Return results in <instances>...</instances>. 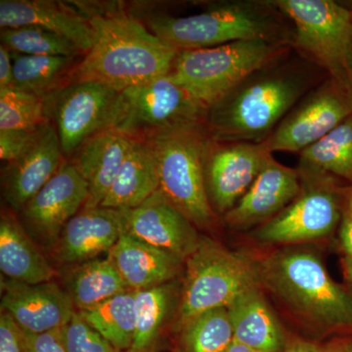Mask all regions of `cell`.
<instances>
[{"instance_id": "obj_1", "label": "cell", "mask_w": 352, "mask_h": 352, "mask_svg": "<svg viewBox=\"0 0 352 352\" xmlns=\"http://www.w3.org/2000/svg\"><path fill=\"white\" fill-rule=\"evenodd\" d=\"M94 45L72 72L69 82H96L122 91L168 76L179 50L122 13L85 14Z\"/></svg>"}, {"instance_id": "obj_2", "label": "cell", "mask_w": 352, "mask_h": 352, "mask_svg": "<svg viewBox=\"0 0 352 352\" xmlns=\"http://www.w3.org/2000/svg\"><path fill=\"white\" fill-rule=\"evenodd\" d=\"M259 281L303 320L352 330V294L329 275L316 252L291 245L258 261Z\"/></svg>"}, {"instance_id": "obj_3", "label": "cell", "mask_w": 352, "mask_h": 352, "mask_svg": "<svg viewBox=\"0 0 352 352\" xmlns=\"http://www.w3.org/2000/svg\"><path fill=\"white\" fill-rule=\"evenodd\" d=\"M267 68L252 74L208 109L207 129L214 140L261 144L302 96L307 88L302 76Z\"/></svg>"}, {"instance_id": "obj_4", "label": "cell", "mask_w": 352, "mask_h": 352, "mask_svg": "<svg viewBox=\"0 0 352 352\" xmlns=\"http://www.w3.org/2000/svg\"><path fill=\"white\" fill-rule=\"evenodd\" d=\"M284 43L254 39L178 53L168 76L204 108L212 107L286 52Z\"/></svg>"}, {"instance_id": "obj_5", "label": "cell", "mask_w": 352, "mask_h": 352, "mask_svg": "<svg viewBox=\"0 0 352 352\" xmlns=\"http://www.w3.org/2000/svg\"><path fill=\"white\" fill-rule=\"evenodd\" d=\"M207 124L177 127L146 139L156 157L160 191L192 223L208 228L214 223L205 179Z\"/></svg>"}, {"instance_id": "obj_6", "label": "cell", "mask_w": 352, "mask_h": 352, "mask_svg": "<svg viewBox=\"0 0 352 352\" xmlns=\"http://www.w3.org/2000/svg\"><path fill=\"white\" fill-rule=\"evenodd\" d=\"M184 263L177 326L208 310L227 308L248 289L261 286L258 261L210 238L201 237Z\"/></svg>"}, {"instance_id": "obj_7", "label": "cell", "mask_w": 352, "mask_h": 352, "mask_svg": "<svg viewBox=\"0 0 352 352\" xmlns=\"http://www.w3.org/2000/svg\"><path fill=\"white\" fill-rule=\"evenodd\" d=\"M263 4L228 3L185 16H156L148 21L153 34L179 51L203 50L240 41L282 43Z\"/></svg>"}, {"instance_id": "obj_8", "label": "cell", "mask_w": 352, "mask_h": 352, "mask_svg": "<svg viewBox=\"0 0 352 352\" xmlns=\"http://www.w3.org/2000/svg\"><path fill=\"white\" fill-rule=\"evenodd\" d=\"M302 189L279 214L256 229L254 238L263 245H294L330 237L344 214L346 190L337 178L300 168Z\"/></svg>"}, {"instance_id": "obj_9", "label": "cell", "mask_w": 352, "mask_h": 352, "mask_svg": "<svg viewBox=\"0 0 352 352\" xmlns=\"http://www.w3.org/2000/svg\"><path fill=\"white\" fill-rule=\"evenodd\" d=\"M270 4L293 22L296 50L351 92L347 57L352 43V9L333 0H276Z\"/></svg>"}, {"instance_id": "obj_10", "label": "cell", "mask_w": 352, "mask_h": 352, "mask_svg": "<svg viewBox=\"0 0 352 352\" xmlns=\"http://www.w3.org/2000/svg\"><path fill=\"white\" fill-rule=\"evenodd\" d=\"M208 110L166 76L120 91L112 129L146 139L177 127L207 124Z\"/></svg>"}, {"instance_id": "obj_11", "label": "cell", "mask_w": 352, "mask_h": 352, "mask_svg": "<svg viewBox=\"0 0 352 352\" xmlns=\"http://www.w3.org/2000/svg\"><path fill=\"white\" fill-rule=\"evenodd\" d=\"M120 91L96 82H73L45 99L64 155L75 154L96 134L112 129Z\"/></svg>"}, {"instance_id": "obj_12", "label": "cell", "mask_w": 352, "mask_h": 352, "mask_svg": "<svg viewBox=\"0 0 352 352\" xmlns=\"http://www.w3.org/2000/svg\"><path fill=\"white\" fill-rule=\"evenodd\" d=\"M352 113V95L329 78L280 122L263 144L274 153H302L325 138Z\"/></svg>"}, {"instance_id": "obj_13", "label": "cell", "mask_w": 352, "mask_h": 352, "mask_svg": "<svg viewBox=\"0 0 352 352\" xmlns=\"http://www.w3.org/2000/svg\"><path fill=\"white\" fill-rule=\"evenodd\" d=\"M272 156L263 143L208 140L205 179L214 210L227 214L247 193L266 162Z\"/></svg>"}, {"instance_id": "obj_14", "label": "cell", "mask_w": 352, "mask_h": 352, "mask_svg": "<svg viewBox=\"0 0 352 352\" xmlns=\"http://www.w3.org/2000/svg\"><path fill=\"white\" fill-rule=\"evenodd\" d=\"M126 232L186 261L200 242L197 227L161 191L131 210H122Z\"/></svg>"}, {"instance_id": "obj_15", "label": "cell", "mask_w": 352, "mask_h": 352, "mask_svg": "<svg viewBox=\"0 0 352 352\" xmlns=\"http://www.w3.org/2000/svg\"><path fill=\"white\" fill-rule=\"evenodd\" d=\"M88 198V183L73 164L64 163L22 210L25 223L39 237L59 239L65 226Z\"/></svg>"}, {"instance_id": "obj_16", "label": "cell", "mask_w": 352, "mask_h": 352, "mask_svg": "<svg viewBox=\"0 0 352 352\" xmlns=\"http://www.w3.org/2000/svg\"><path fill=\"white\" fill-rule=\"evenodd\" d=\"M1 310L31 333L63 328L76 312L66 289L55 282L27 284L10 279L2 281Z\"/></svg>"}, {"instance_id": "obj_17", "label": "cell", "mask_w": 352, "mask_h": 352, "mask_svg": "<svg viewBox=\"0 0 352 352\" xmlns=\"http://www.w3.org/2000/svg\"><path fill=\"white\" fill-rule=\"evenodd\" d=\"M302 189L298 170L278 163L270 156L247 193L226 214V221L236 229L263 226L279 214Z\"/></svg>"}, {"instance_id": "obj_18", "label": "cell", "mask_w": 352, "mask_h": 352, "mask_svg": "<svg viewBox=\"0 0 352 352\" xmlns=\"http://www.w3.org/2000/svg\"><path fill=\"white\" fill-rule=\"evenodd\" d=\"M63 155L56 127L48 122L41 129L34 147L20 159L8 163L2 173L4 198L13 210L22 212L60 170Z\"/></svg>"}, {"instance_id": "obj_19", "label": "cell", "mask_w": 352, "mask_h": 352, "mask_svg": "<svg viewBox=\"0 0 352 352\" xmlns=\"http://www.w3.org/2000/svg\"><path fill=\"white\" fill-rule=\"evenodd\" d=\"M126 232L124 212L115 208H83L65 226L57 256L64 263H80L109 252Z\"/></svg>"}, {"instance_id": "obj_20", "label": "cell", "mask_w": 352, "mask_h": 352, "mask_svg": "<svg viewBox=\"0 0 352 352\" xmlns=\"http://www.w3.org/2000/svg\"><path fill=\"white\" fill-rule=\"evenodd\" d=\"M36 25L68 39L85 54L94 45V32L87 17L74 7L50 0H1L0 27Z\"/></svg>"}, {"instance_id": "obj_21", "label": "cell", "mask_w": 352, "mask_h": 352, "mask_svg": "<svg viewBox=\"0 0 352 352\" xmlns=\"http://www.w3.org/2000/svg\"><path fill=\"white\" fill-rule=\"evenodd\" d=\"M109 261L131 291L170 283L184 261L170 252L124 233L108 252Z\"/></svg>"}, {"instance_id": "obj_22", "label": "cell", "mask_w": 352, "mask_h": 352, "mask_svg": "<svg viewBox=\"0 0 352 352\" xmlns=\"http://www.w3.org/2000/svg\"><path fill=\"white\" fill-rule=\"evenodd\" d=\"M133 139L124 132L108 129L88 139L75 153L72 164L88 183V198L82 208L100 207Z\"/></svg>"}, {"instance_id": "obj_23", "label": "cell", "mask_w": 352, "mask_h": 352, "mask_svg": "<svg viewBox=\"0 0 352 352\" xmlns=\"http://www.w3.org/2000/svg\"><path fill=\"white\" fill-rule=\"evenodd\" d=\"M261 287L248 289L227 307L234 340L258 352H284L288 342L283 328Z\"/></svg>"}, {"instance_id": "obj_24", "label": "cell", "mask_w": 352, "mask_h": 352, "mask_svg": "<svg viewBox=\"0 0 352 352\" xmlns=\"http://www.w3.org/2000/svg\"><path fill=\"white\" fill-rule=\"evenodd\" d=\"M159 190V170L151 146L143 139L134 138L119 175L100 207L131 210Z\"/></svg>"}, {"instance_id": "obj_25", "label": "cell", "mask_w": 352, "mask_h": 352, "mask_svg": "<svg viewBox=\"0 0 352 352\" xmlns=\"http://www.w3.org/2000/svg\"><path fill=\"white\" fill-rule=\"evenodd\" d=\"M0 270L9 279L27 284L47 283L56 276L22 227L4 215L0 222Z\"/></svg>"}, {"instance_id": "obj_26", "label": "cell", "mask_w": 352, "mask_h": 352, "mask_svg": "<svg viewBox=\"0 0 352 352\" xmlns=\"http://www.w3.org/2000/svg\"><path fill=\"white\" fill-rule=\"evenodd\" d=\"M180 294L175 282L135 291L136 328L133 352H155L164 328L179 305Z\"/></svg>"}, {"instance_id": "obj_27", "label": "cell", "mask_w": 352, "mask_h": 352, "mask_svg": "<svg viewBox=\"0 0 352 352\" xmlns=\"http://www.w3.org/2000/svg\"><path fill=\"white\" fill-rule=\"evenodd\" d=\"M65 284L76 311L89 309L113 296L131 291L108 258L76 264L66 276Z\"/></svg>"}, {"instance_id": "obj_28", "label": "cell", "mask_w": 352, "mask_h": 352, "mask_svg": "<svg viewBox=\"0 0 352 352\" xmlns=\"http://www.w3.org/2000/svg\"><path fill=\"white\" fill-rule=\"evenodd\" d=\"M14 87L45 100L66 87L76 57L34 56L12 53Z\"/></svg>"}, {"instance_id": "obj_29", "label": "cell", "mask_w": 352, "mask_h": 352, "mask_svg": "<svg viewBox=\"0 0 352 352\" xmlns=\"http://www.w3.org/2000/svg\"><path fill=\"white\" fill-rule=\"evenodd\" d=\"M78 314L113 349L120 351L131 349L136 328L135 291L120 294Z\"/></svg>"}, {"instance_id": "obj_30", "label": "cell", "mask_w": 352, "mask_h": 352, "mask_svg": "<svg viewBox=\"0 0 352 352\" xmlns=\"http://www.w3.org/2000/svg\"><path fill=\"white\" fill-rule=\"evenodd\" d=\"M300 156V168L327 173L352 187V113Z\"/></svg>"}, {"instance_id": "obj_31", "label": "cell", "mask_w": 352, "mask_h": 352, "mask_svg": "<svg viewBox=\"0 0 352 352\" xmlns=\"http://www.w3.org/2000/svg\"><path fill=\"white\" fill-rule=\"evenodd\" d=\"M177 352H226L234 342L227 308L196 315L177 326Z\"/></svg>"}, {"instance_id": "obj_32", "label": "cell", "mask_w": 352, "mask_h": 352, "mask_svg": "<svg viewBox=\"0 0 352 352\" xmlns=\"http://www.w3.org/2000/svg\"><path fill=\"white\" fill-rule=\"evenodd\" d=\"M0 38L1 44L17 54L76 57L82 53L68 39L36 25L1 29Z\"/></svg>"}, {"instance_id": "obj_33", "label": "cell", "mask_w": 352, "mask_h": 352, "mask_svg": "<svg viewBox=\"0 0 352 352\" xmlns=\"http://www.w3.org/2000/svg\"><path fill=\"white\" fill-rule=\"evenodd\" d=\"M50 122L44 99L13 87L0 89V131H34Z\"/></svg>"}, {"instance_id": "obj_34", "label": "cell", "mask_w": 352, "mask_h": 352, "mask_svg": "<svg viewBox=\"0 0 352 352\" xmlns=\"http://www.w3.org/2000/svg\"><path fill=\"white\" fill-rule=\"evenodd\" d=\"M68 352H112L113 347L83 320L78 311L62 328Z\"/></svg>"}, {"instance_id": "obj_35", "label": "cell", "mask_w": 352, "mask_h": 352, "mask_svg": "<svg viewBox=\"0 0 352 352\" xmlns=\"http://www.w3.org/2000/svg\"><path fill=\"white\" fill-rule=\"evenodd\" d=\"M43 126L34 131H21V129L0 131L1 160L6 161L7 163H11L24 156L25 153L29 152L36 144Z\"/></svg>"}, {"instance_id": "obj_36", "label": "cell", "mask_w": 352, "mask_h": 352, "mask_svg": "<svg viewBox=\"0 0 352 352\" xmlns=\"http://www.w3.org/2000/svg\"><path fill=\"white\" fill-rule=\"evenodd\" d=\"M0 352H28L25 331L6 311L0 315Z\"/></svg>"}, {"instance_id": "obj_37", "label": "cell", "mask_w": 352, "mask_h": 352, "mask_svg": "<svg viewBox=\"0 0 352 352\" xmlns=\"http://www.w3.org/2000/svg\"><path fill=\"white\" fill-rule=\"evenodd\" d=\"M25 333L28 352H68L62 328L39 333Z\"/></svg>"}, {"instance_id": "obj_38", "label": "cell", "mask_w": 352, "mask_h": 352, "mask_svg": "<svg viewBox=\"0 0 352 352\" xmlns=\"http://www.w3.org/2000/svg\"><path fill=\"white\" fill-rule=\"evenodd\" d=\"M13 87L12 52L3 44H0V89Z\"/></svg>"}, {"instance_id": "obj_39", "label": "cell", "mask_w": 352, "mask_h": 352, "mask_svg": "<svg viewBox=\"0 0 352 352\" xmlns=\"http://www.w3.org/2000/svg\"><path fill=\"white\" fill-rule=\"evenodd\" d=\"M339 240L344 256L352 258V214L346 208L340 220Z\"/></svg>"}, {"instance_id": "obj_40", "label": "cell", "mask_w": 352, "mask_h": 352, "mask_svg": "<svg viewBox=\"0 0 352 352\" xmlns=\"http://www.w3.org/2000/svg\"><path fill=\"white\" fill-rule=\"evenodd\" d=\"M284 352H331L318 344L303 339H293L287 342Z\"/></svg>"}, {"instance_id": "obj_41", "label": "cell", "mask_w": 352, "mask_h": 352, "mask_svg": "<svg viewBox=\"0 0 352 352\" xmlns=\"http://www.w3.org/2000/svg\"><path fill=\"white\" fill-rule=\"evenodd\" d=\"M342 266L344 276L352 287V258H349V256H344L342 261Z\"/></svg>"}, {"instance_id": "obj_42", "label": "cell", "mask_w": 352, "mask_h": 352, "mask_svg": "<svg viewBox=\"0 0 352 352\" xmlns=\"http://www.w3.org/2000/svg\"><path fill=\"white\" fill-rule=\"evenodd\" d=\"M226 352H258L254 351V349H250V347L244 346V344H240V342L234 340L232 344L229 346Z\"/></svg>"}, {"instance_id": "obj_43", "label": "cell", "mask_w": 352, "mask_h": 352, "mask_svg": "<svg viewBox=\"0 0 352 352\" xmlns=\"http://www.w3.org/2000/svg\"><path fill=\"white\" fill-rule=\"evenodd\" d=\"M347 78H349V89L352 94V43L347 57Z\"/></svg>"}, {"instance_id": "obj_44", "label": "cell", "mask_w": 352, "mask_h": 352, "mask_svg": "<svg viewBox=\"0 0 352 352\" xmlns=\"http://www.w3.org/2000/svg\"><path fill=\"white\" fill-rule=\"evenodd\" d=\"M344 208L352 214V187L346 188V204Z\"/></svg>"}, {"instance_id": "obj_45", "label": "cell", "mask_w": 352, "mask_h": 352, "mask_svg": "<svg viewBox=\"0 0 352 352\" xmlns=\"http://www.w3.org/2000/svg\"><path fill=\"white\" fill-rule=\"evenodd\" d=\"M331 352H352V340L351 342L342 344V346H338L337 349H333V351Z\"/></svg>"}, {"instance_id": "obj_46", "label": "cell", "mask_w": 352, "mask_h": 352, "mask_svg": "<svg viewBox=\"0 0 352 352\" xmlns=\"http://www.w3.org/2000/svg\"><path fill=\"white\" fill-rule=\"evenodd\" d=\"M112 352H133V351H117V349H113Z\"/></svg>"}]
</instances>
